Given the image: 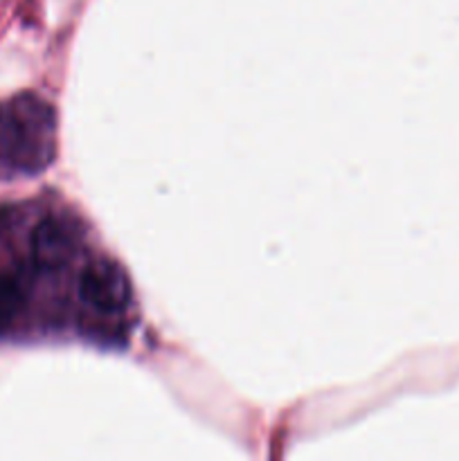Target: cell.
I'll list each match as a JSON object with an SVG mask.
<instances>
[{"label":"cell","mask_w":459,"mask_h":461,"mask_svg":"<svg viewBox=\"0 0 459 461\" xmlns=\"http://www.w3.org/2000/svg\"><path fill=\"white\" fill-rule=\"evenodd\" d=\"M57 151L54 108L36 95L0 102V180L36 176Z\"/></svg>","instance_id":"6da1fadb"},{"label":"cell","mask_w":459,"mask_h":461,"mask_svg":"<svg viewBox=\"0 0 459 461\" xmlns=\"http://www.w3.org/2000/svg\"><path fill=\"white\" fill-rule=\"evenodd\" d=\"M27 313V297L12 270L0 268V333L12 331Z\"/></svg>","instance_id":"7a4b0ae2"}]
</instances>
